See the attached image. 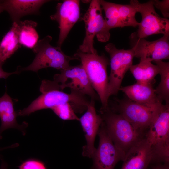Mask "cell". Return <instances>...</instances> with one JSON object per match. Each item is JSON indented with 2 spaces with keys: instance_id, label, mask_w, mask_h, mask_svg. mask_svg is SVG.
Listing matches in <instances>:
<instances>
[{
  "instance_id": "cell-1",
  "label": "cell",
  "mask_w": 169,
  "mask_h": 169,
  "mask_svg": "<svg viewBox=\"0 0 169 169\" xmlns=\"http://www.w3.org/2000/svg\"><path fill=\"white\" fill-rule=\"evenodd\" d=\"M42 94L27 107L19 110L17 115H28L41 110L52 109L58 105L69 103L75 113H81L86 110L90 102L86 96L71 91L70 94L65 93L54 81L44 80L40 88Z\"/></svg>"
},
{
  "instance_id": "cell-2",
  "label": "cell",
  "mask_w": 169,
  "mask_h": 169,
  "mask_svg": "<svg viewBox=\"0 0 169 169\" xmlns=\"http://www.w3.org/2000/svg\"><path fill=\"white\" fill-rule=\"evenodd\" d=\"M144 137L151 150V163L169 164V104H163L145 131Z\"/></svg>"
},
{
  "instance_id": "cell-3",
  "label": "cell",
  "mask_w": 169,
  "mask_h": 169,
  "mask_svg": "<svg viewBox=\"0 0 169 169\" xmlns=\"http://www.w3.org/2000/svg\"><path fill=\"white\" fill-rule=\"evenodd\" d=\"M74 55L81 61L93 88L99 97L102 104L100 112L106 111L108 108L109 99L107 71L108 59L104 55L84 53L79 49Z\"/></svg>"
},
{
  "instance_id": "cell-4",
  "label": "cell",
  "mask_w": 169,
  "mask_h": 169,
  "mask_svg": "<svg viewBox=\"0 0 169 169\" xmlns=\"http://www.w3.org/2000/svg\"><path fill=\"white\" fill-rule=\"evenodd\" d=\"M103 124L115 145L125 154L144 134L135 128L121 114L109 109L100 112Z\"/></svg>"
},
{
  "instance_id": "cell-5",
  "label": "cell",
  "mask_w": 169,
  "mask_h": 169,
  "mask_svg": "<svg viewBox=\"0 0 169 169\" xmlns=\"http://www.w3.org/2000/svg\"><path fill=\"white\" fill-rule=\"evenodd\" d=\"M52 37L47 35L38 40L33 48L35 57L29 66L25 67H17L20 73L24 71H32L37 72L40 69L52 67L61 70L70 66L72 60L78 59L75 56L66 55L62 51L61 47H54L50 44Z\"/></svg>"
},
{
  "instance_id": "cell-6",
  "label": "cell",
  "mask_w": 169,
  "mask_h": 169,
  "mask_svg": "<svg viewBox=\"0 0 169 169\" xmlns=\"http://www.w3.org/2000/svg\"><path fill=\"white\" fill-rule=\"evenodd\" d=\"M85 24V36L78 49L86 53L96 54L97 50L94 47V39L96 36L101 42L108 41L110 33L105 28V21L103 18L102 8L99 0L91 1L88 10L81 18Z\"/></svg>"
},
{
  "instance_id": "cell-7",
  "label": "cell",
  "mask_w": 169,
  "mask_h": 169,
  "mask_svg": "<svg viewBox=\"0 0 169 169\" xmlns=\"http://www.w3.org/2000/svg\"><path fill=\"white\" fill-rule=\"evenodd\" d=\"M105 49L110 58V71L108 85V95L109 98L112 95H116L120 90L126 73L133 65L134 55L132 48L119 49L112 43L106 45Z\"/></svg>"
},
{
  "instance_id": "cell-8",
  "label": "cell",
  "mask_w": 169,
  "mask_h": 169,
  "mask_svg": "<svg viewBox=\"0 0 169 169\" xmlns=\"http://www.w3.org/2000/svg\"><path fill=\"white\" fill-rule=\"evenodd\" d=\"M130 3L134 7L136 12L141 14L142 20L138 29L134 33L138 38H144L153 34H169V20L160 17L156 12L153 0L141 3L137 0H131Z\"/></svg>"
},
{
  "instance_id": "cell-9",
  "label": "cell",
  "mask_w": 169,
  "mask_h": 169,
  "mask_svg": "<svg viewBox=\"0 0 169 169\" xmlns=\"http://www.w3.org/2000/svg\"><path fill=\"white\" fill-rule=\"evenodd\" d=\"M161 106L152 108L125 99L117 100L116 105L108 109L122 115L135 128L145 134Z\"/></svg>"
},
{
  "instance_id": "cell-10",
  "label": "cell",
  "mask_w": 169,
  "mask_h": 169,
  "mask_svg": "<svg viewBox=\"0 0 169 169\" xmlns=\"http://www.w3.org/2000/svg\"><path fill=\"white\" fill-rule=\"evenodd\" d=\"M60 71V74L54 75V81L58 84L62 90L69 88L71 91L87 95L94 101L99 99L81 64L75 66L70 65Z\"/></svg>"
},
{
  "instance_id": "cell-11",
  "label": "cell",
  "mask_w": 169,
  "mask_h": 169,
  "mask_svg": "<svg viewBox=\"0 0 169 169\" xmlns=\"http://www.w3.org/2000/svg\"><path fill=\"white\" fill-rule=\"evenodd\" d=\"M98 134L99 144L92 158L91 169H114L119 161H123L125 154L115 145L102 123Z\"/></svg>"
},
{
  "instance_id": "cell-12",
  "label": "cell",
  "mask_w": 169,
  "mask_h": 169,
  "mask_svg": "<svg viewBox=\"0 0 169 169\" xmlns=\"http://www.w3.org/2000/svg\"><path fill=\"white\" fill-rule=\"evenodd\" d=\"M130 38L134 57L139 58L140 61L151 62L169 59V34L163 35L159 39L151 41L138 38L134 33Z\"/></svg>"
},
{
  "instance_id": "cell-13",
  "label": "cell",
  "mask_w": 169,
  "mask_h": 169,
  "mask_svg": "<svg viewBox=\"0 0 169 169\" xmlns=\"http://www.w3.org/2000/svg\"><path fill=\"white\" fill-rule=\"evenodd\" d=\"M56 12L50 16L51 19L58 23L59 33L57 46L61 47L73 26L80 16V1L66 0L59 3Z\"/></svg>"
},
{
  "instance_id": "cell-14",
  "label": "cell",
  "mask_w": 169,
  "mask_h": 169,
  "mask_svg": "<svg viewBox=\"0 0 169 169\" xmlns=\"http://www.w3.org/2000/svg\"><path fill=\"white\" fill-rule=\"evenodd\" d=\"M84 133L86 144L83 147V156L92 158L96 150L94 142L103 120L101 115H98L95 107V101L91 99L86 111L79 118V121Z\"/></svg>"
},
{
  "instance_id": "cell-15",
  "label": "cell",
  "mask_w": 169,
  "mask_h": 169,
  "mask_svg": "<svg viewBox=\"0 0 169 169\" xmlns=\"http://www.w3.org/2000/svg\"><path fill=\"white\" fill-rule=\"evenodd\" d=\"M47 0H0V13L6 11L13 23H18L23 17L39 13V10Z\"/></svg>"
},
{
  "instance_id": "cell-16",
  "label": "cell",
  "mask_w": 169,
  "mask_h": 169,
  "mask_svg": "<svg viewBox=\"0 0 169 169\" xmlns=\"http://www.w3.org/2000/svg\"><path fill=\"white\" fill-rule=\"evenodd\" d=\"M119 90L124 92L129 100L150 108L159 109L163 104L152 84L136 82L131 85L121 86Z\"/></svg>"
},
{
  "instance_id": "cell-17",
  "label": "cell",
  "mask_w": 169,
  "mask_h": 169,
  "mask_svg": "<svg viewBox=\"0 0 169 169\" xmlns=\"http://www.w3.org/2000/svg\"><path fill=\"white\" fill-rule=\"evenodd\" d=\"M152 159L151 148L144 137L126 153L121 169H147Z\"/></svg>"
},
{
  "instance_id": "cell-18",
  "label": "cell",
  "mask_w": 169,
  "mask_h": 169,
  "mask_svg": "<svg viewBox=\"0 0 169 169\" xmlns=\"http://www.w3.org/2000/svg\"><path fill=\"white\" fill-rule=\"evenodd\" d=\"M17 113L14 111V104L12 98L5 92L0 97V118L1 125L0 127V138L2 132L10 128H15L21 131L23 125L18 124L17 121Z\"/></svg>"
},
{
  "instance_id": "cell-19",
  "label": "cell",
  "mask_w": 169,
  "mask_h": 169,
  "mask_svg": "<svg viewBox=\"0 0 169 169\" xmlns=\"http://www.w3.org/2000/svg\"><path fill=\"white\" fill-rule=\"evenodd\" d=\"M21 46L18 37L17 23L14 22L0 43V64L3 65Z\"/></svg>"
},
{
  "instance_id": "cell-20",
  "label": "cell",
  "mask_w": 169,
  "mask_h": 169,
  "mask_svg": "<svg viewBox=\"0 0 169 169\" xmlns=\"http://www.w3.org/2000/svg\"><path fill=\"white\" fill-rule=\"evenodd\" d=\"M19 42L21 45L33 49L38 41L39 35L36 30V22L25 20L17 23Z\"/></svg>"
},
{
  "instance_id": "cell-21",
  "label": "cell",
  "mask_w": 169,
  "mask_h": 169,
  "mask_svg": "<svg viewBox=\"0 0 169 169\" xmlns=\"http://www.w3.org/2000/svg\"><path fill=\"white\" fill-rule=\"evenodd\" d=\"M129 70L137 82L152 84L155 77L159 72V68L156 64L146 60L141 61L136 64L132 65Z\"/></svg>"
},
{
  "instance_id": "cell-22",
  "label": "cell",
  "mask_w": 169,
  "mask_h": 169,
  "mask_svg": "<svg viewBox=\"0 0 169 169\" xmlns=\"http://www.w3.org/2000/svg\"><path fill=\"white\" fill-rule=\"evenodd\" d=\"M159 69L160 82L156 89V93L161 102L169 104V62L158 60L154 61Z\"/></svg>"
},
{
  "instance_id": "cell-23",
  "label": "cell",
  "mask_w": 169,
  "mask_h": 169,
  "mask_svg": "<svg viewBox=\"0 0 169 169\" xmlns=\"http://www.w3.org/2000/svg\"><path fill=\"white\" fill-rule=\"evenodd\" d=\"M99 1L106 18L105 19V29L110 33V29L120 27L119 13L116 3L103 0Z\"/></svg>"
},
{
  "instance_id": "cell-24",
  "label": "cell",
  "mask_w": 169,
  "mask_h": 169,
  "mask_svg": "<svg viewBox=\"0 0 169 169\" xmlns=\"http://www.w3.org/2000/svg\"><path fill=\"white\" fill-rule=\"evenodd\" d=\"M118 10L120 27L126 26L135 27L138 26L139 23L136 19V10L132 4H121L116 3Z\"/></svg>"
},
{
  "instance_id": "cell-25",
  "label": "cell",
  "mask_w": 169,
  "mask_h": 169,
  "mask_svg": "<svg viewBox=\"0 0 169 169\" xmlns=\"http://www.w3.org/2000/svg\"><path fill=\"white\" fill-rule=\"evenodd\" d=\"M51 110L59 118L64 120H77L79 118L76 115L70 104L66 102L58 105Z\"/></svg>"
},
{
  "instance_id": "cell-26",
  "label": "cell",
  "mask_w": 169,
  "mask_h": 169,
  "mask_svg": "<svg viewBox=\"0 0 169 169\" xmlns=\"http://www.w3.org/2000/svg\"><path fill=\"white\" fill-rule=\"evenodd\" d=\"M19 169H47L43 162L34 159L26 161L19 166Z\"/></svg>"
},
{
  "instance_id": "cell-27",
  "label": "cell",
  "mask_w": 169,
  "mask_h": 169,
  "mask_svg": "<svg viewBox=\"0 0 169 169\" xmlns=\"http://www.w3.org/2000/svg\"><path fill=\"white\" fill-rule=\"evenodd\" d=\"M153 5L159 10L162 13L163 18L168 19L169 17V0H153Z\"/></svg>"
},
{
  "instance_id": "cell-28",
  "label": "cell",
  "mask_w": 169,
  "mask_h": 169,
  "mask_svg": "<svg viewBox=\"0 0 169 169\" xmlns=\"http://www.w3.org/2000/svg\"><path fill=\"white\" fill-rule=\"evenodd\" d=\"M2 64H0V79H6L10 75L14 74H18L20 73L18 71H16L13 72H7L3 71L2 68Z\"/></svg>"
},
{
  "instance_id": "cell-29",
  "label": "cell",
  "mask_w": 169,
  "mask_h": 169,
  "mask_svg": "<svg viewBox=\"0 0 169 169\" xmlns=\"http://www.w3.org/2000/svg\"><path fill=\"white\" fill-rule=\"evenodd\" d=\"M152 169H169V164L157 163L151 166Z\"/></svg>"
},
{
  "instance_id": "cell-30",
  "label": "cell",
  "mask_w": 169,
  "mask_h": 169,
  "mask_svg": "<svg viewBox=\"0 0 169 169\" xmlns=\"http://www.w3.org/2000/svg\"><path fill=\"white\" fill-rule=\"evenodd\" d=\"M19 146V144L18 143H15L14 144H13V145H12L11 146H9L5 147L2 148H0V151L3 150L4 149H8V148H14L15 147H16L17 146Z\"/></svg>"
},
{
  "instance_id": "cell-31",
  "label": "cell",
  "mask_w": 169,
  "mask_h": 169,
  "mask_svg": "<svg viewBox=\"0 0 169 169\" xmlns=\"http://www.w3.org/2000/svg\"><path fill=\"white\" fill-rule=\"evenodd\" d=\"M7 165L2 160V164L0 169H7Z\"/></svg>"
}]
</instances>
